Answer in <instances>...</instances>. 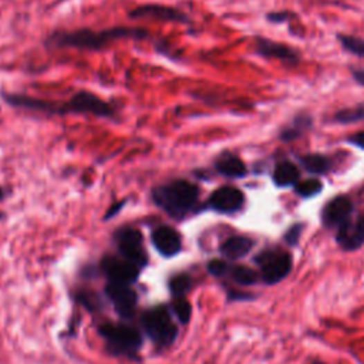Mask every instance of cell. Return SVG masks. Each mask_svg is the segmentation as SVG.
<instances>
[{"mask_svg":"<svg viewBox=\"0 0 364 364\" xmlns=\"http://www.w3.org/2000/svg\"><path fill=\"white\" fill-rule=\"evenodd\" d=\"M125 205H127V199H122V201H118V202L113 203V205L109 208V211L106 212V215H104V221L114 218L117 214L121 212V210H122V208H124Z\"/></svg>","mask_w":364,"mask_h":364,"instance_id":"cell-29","label":"cell"},{"mask_svg":"<svg viewBox=\"0 0 364 364\" xmlns=\"http://www.w3.org/2000/svg\"><path fill=\"white\" fill-rule=\"evenodd\" d=\"M244 205H245L244 192L230 185H225L215 190L206 202V208L225 215L237 214L238 211L242 210Z\"/></svg>","mask_w":364,"mask_h":364,"instance_id":"cell-10","label":"cell"},{"mask_svg":"<svg viewBox=\"0 0 364 364\" xmlns=\"http://www.w3.org/2000/svg\"><path fill=\"white\" fill-rule=\"evenodd\" d=\"M256 51L261 56L271 57V59H279L283 62H298V53L291 47L271 42L268 39H257L256 42Z\"/></svg>","mask_w":364,"mask_h":364,"instance_id":"cell-15","label":"cell"},{"mask_svg":"<svg viewBox=\"0 0 364 364\" xmlns=\"http://www.w3.org/2000/svg\"><path fill=\"white\" fill-rule=\"evenodd\" d=\"M5 198H6V192H5V190L2 187H0V202H2Z\"/></svg>","mask_w":364,"mask_h":364,"instance_id":"cell-33","label":"cell"},{"mask_svg":"<svg viewBox=\"0 0 364 364\" xmlns=\"http://www.w3.org/2000/svg\"><path fill=\"white\" fill-rule=\"evenodd\" d=\"M339 40L342 43V46L350 51L352 55L358 56L361 59H364V40L354 37V36H346V35H340Z\"/></svg>","mask_w":364,"mask_h":364,"instance_id":"cell-25","label":"cell"},{"mask_svg":"<svg viewBox=\"0 0 364 364\" xmlns=\"http://www.w3.org/2000/svg\"><path fill=\"white\" fill-rule=\"evenodd\" d=\"M128 16L131 19H154L161 21L181 23V24L191 23L190 16L182 12L181 9L172 6H164V5H155V3L140 5L129 12Z\"/></svg>","mask_w":364,"mask_h":364,"instance_id":"cell-11","label":"cell"},{"mask_svg":"<svg viewBox=\"0 0 364 364\" xmlns=\"http://www.w3.org/2000/svg\"><path fill=\"white\" fill-rule=\"evenodd\" d=\"M322 188H323L322 182L316 178H310V179L302 181V182H299V184L295 185L298 195H300L303 198H311V197L318 195L322 191Z\"/></svg>","mask_w":364,"mask_h":364,"instance_id":"cell-24","label":"cell"},{"mask_svg":"<svg viewBox=\"0 0 364 364\" xmlns=\"http://www.w3.org/2000/svg\"><path fill=\"white\" fill-rule=\"evenodd\" d=\"M172 313L178 318V320L182 325H187L190 323L192 316V306L185 298L175 299L172 303Z\"/></svg>","mask_w":364,"mask_h":364,"instance_id":"cell-23","label":"cell"},{"mask_svg":"<svg viewBox=\"0 0 364 364\" xmlns=\"http://www.w3.org/2000/svg\"><path fill=\"white\" fill-rule=\"evenodd\" d=\"M300 163L309 172L316 174V175L325 174L330 168L329 160L326 157H323V155H319V154L306 155V157L300 158Z\"/></svg>","mask_w":364,"mask_h":364,"instance_id":"cell-22","label":"cell"},{"mask_svg":"<svg viewBox=\"0 0 364 364\" xmlns=\"http://www.w3.org/2000/svg\"><path fill=\"white\" fill-rule=\"evenodd\" d=\"M2 98L15 109L37 111L51 116H67V114H82L93 116L98 118H117L118 109L113 102L102 100L100 95L82 90L75 93L69 101L57 102L36 98L33 95L21 93H3Z\"/></svg>","mask_w":364,"mask_h":364,"instance_id":"cell-1","label":"cell"},{"mask_svg":"<svg viewBox=\"0 0 364 364\" xmlns=\"http://www.w3.org/2000/svg\"><path fill=\"white\" fill-rule=\"evenodd\" d=\"M353 77H354V80H356L358 84L364 86V69H356V70H353Z\"/></svg>","mask_w":364,"mask_h":364,"instance_id":"cell-32","label":"cell"},{"mask_svg":"<svg viewBox=\"0 0 364 364\" xmlns=\"http://www.w3.org/2000/svg\"><path fill=\"white\" fill-rule=\"evenodd\" d=\"M100 269L109 279L110 283H120V284H134L138 277L141 269L131 264L122 256L116 255H106L101 259Z\"/></svg>","mask_w":364,"mask_h":364,"instance_id":"cell-8","label":"cell"},{"mask_svg":"<svg viewBox=\"0 0 364 364\" xmlns=\"http://www.w3.org/2000/svg\"><path fill=\"white\" fill-rule=\"evenodd\" d=\"M299 170L292 163H282L275 168L273 181L277 187H291L296 185L299 179Z\"/></svg>","mask_w":364,"mask_h":364,"instance_id":"cell-19","label":"cell"},{"mask_svg":"<svg viewBox=\"0 0 364 364\" xmlns=\"http://www.w3.org/2000/svg\"><path fill=\"white\" fill-rule=\"evenodd\" d=\"M349 143L353 144V145H356V147H358V148H364V131L353 136V137H350V138H349Z\"/></svg>","mask_w":364,"mask_h":364,"instance_id":"cell-31","label":"cell"},{"mask_svg":"<svg viewBox=\"0 0 364 364\" xmlns=\"http://www.w3.org/2000/svg\"><path fill=\"white\" fill-rule=\"evenodd\" d=\"M353 212V203L347 197H336L331 199L322 212L323 225L327 228L339 229L345 225Z\"/></svg>","mask_w":364,"mask_h":364,"instance_id":"cell-13","label":"cell"},{"mask_svg":"<svg viewBox=\"0 0 364 364\" xmlns=\"http://www.w3.org/2000/svg\"><path fill=\"white\" fill-rule=\"evenodd\" d=\"M337 244L345 251H356L364 244V215L356 221L349 219L337 230Z\"/></svg>","mask_w":364,"mask_h":364,"instance_id":"cell-14","label":"cell"},{"mask_svg":"<svg viewBox=\"0 0 364 364\" xmlns=\"http://www.w3.org/2000/svg\"><path fill=\"white\" fill-rule=\"evenodd\" d=\"M311 364H325V363H322V361H313Z\"/></svg>","mask_w":364,"mask_h":364,"instance_id":"cell-34","label":"cell"},{"mask_svg":"<svg viewBox=\"0 0 364 364\" xmlns=\"http://www.w3.org/2000/svg\"><path fill=\"white\" fill-rule=\"evenodd\" d=\"M289 16H292V15L288 13V12H277V13H269L268 19L271 21H275V23H282L284 20H288Z\"/></svg>","mask_w":364,"mask_h":364,"instance_id":"cell-30","label":"cell"},{"mask_svg":"<svg viewBox=\"0 0 364 364\" xmlns=\"http://www.w3.org/2000/svg\"><path fill=\"white\" fill-rule=\"evenodd\" d=\"M113 239L120 256L140 269H144L148 265V253L144 246L143 233L138 229L133 226H122L114 232Z\"/></svg>","mask_w":364,"mask_h":364,"instance_id":"cell-7","label":"cell"},{"mask_svg":"<svg viewBox=\"0 0 364 364\" xmlns=\"http://www.w3.org/2000/svg\"><path fill=\"white\" fill-rule=\"evenodd\" d=\"M303 228H304L303 224H296V225L291 226V229L284 233V241L288 242L291 246H296L299 244L300 237H302Z\"/></svg>","mask_w":364,"mask_h":364,"instance_id":"cell-27","label":"cell"},{"mask_svg":"<svg viewBox=\"0 0 364 364\" xmlns=\"http://www.w3.org/2000/svg\"><path fill=\"white\" fill-rule=\"evenodd\" d=\"M199 195V187L182 178L164 182L151 191L155 206H158L161 211L176 221L185 219L198 211Z\"/></svg>","mask_w":364,"mask_h":364,"instance_id":"cell-3","label":"cell"},{"mask_svg":"<svg viewBox=\"0 0 364 364\" xmlns=\"http://www.w3.org/2000/svg\"><path fill=\"white\" fill-rule=\"evenodd\" d=\"M310 118L307 116H299L295 118V121L288 127V128H284L282 134H280V138L286 143H289V141H293L296 138H299L306 129L310 127Z\"/></svg>","mask_w":364,"mask_h":364,"instance_id":"cell-21","label":"cell"},{"mask_svg":"<svg viewBox=\"0 0 364 364\" xmlns=\"http://www.w3.org/2000/svg\"><path fill=\"white\" fill-rule=\"evenodd\" d=\"M107 350L113 356L136 358L143 347V336L133 327L124 323H102L98 327Z\"/></svg>","mask_w":364,"mask_h":364,"instance_id":"cell-4","label":"cell"},{"mask_svg":"<svg viewBox=\"0 0 364 364\" xmlns=\"http://www.w3.org/2000/svg\"><path fill=\"white\" fill-rule=\"evenodd\" d=\"M77 300H79L80 303H83L87 309H90V310H97V309H100V300H98V298L94 295V293H91V292H80L79 295H77Z\"/></svg>","mask_w":364,"mask_h":364,"instance_id":"cell-28","label":"cell"},{"mask_svg":"<svg viewBox=\"0 0 364 364\" xmlns=\"http://www.w3.org/2000/svg\"><path fill=\"white\" fill-rule=\"evenodd\" d=\"M106 296L113 303L117 315L124 320H131L137 311L138 296L133 286L110 283L106 286Z\"/></svg>","mask_w":364,"mask_h":364,"instance_id":"cell-9","label":"cell"},{"mask_svg":"<svg viewBox=\"0 0 364 364\" xmlns=\"http://www.w3.org/2000/svg\"><path fill=\"white\" fill-rule=\"evenodd\" d=\"M225 277L239 286H252L261 280V273H257L255 269L249 266L229 262Z\"/></svg>","mask_w":364,"mask_h":364,"instance_id":"cell-18","label":"cell"},{"mask_svg":"<svg viewBox=\"0 0 364 364\" xmlns=\"http://www.w3.org/2000/svg\"><path fill=\"white\" fill-rule=\"evenodd\" d=\"M141 326L148 339L158 349L171 347L178 337L176 323L167 306L147 309L141 316Z\"/></svg>","mask_w":364,"mask_h":364,"instance_id":"cell-5","label":"cell"},{"mask_svg":"<svg viewBox=\"0 0 364 364\" xmlns=\"http://www.w3.org/2000/svg\"><path fill=\"white\" fill-rule=\"evenodd\" d=\"M334 120L337 122H342V124H352V122L361 121V120H364V106L342 110L334 116Z\"/></svg>","mask_w":364,"mask_h":364,"instance_id":"cell-26","label":"cell"},{"mask_svg":"<svg viewBox=\"0 0 364 364\" xmlns=\"http://www.w3.org/2000/svg\"><path fill=\"white\" fill-rule=\"evenodd\" d=\"M215 170L218 174L226 178H242L246 175L248 170L245 163L237 155L224 152L215 161Z\"/></svg>","mask_w":364,"mask_h":364,"instance_id":"cell-17","label":"cell"},{"mask_svg":"<svg viewBox=\"0 0 364 364\" xmlns=\"http://www.w3.org/2000/svg\"><path fill=\"white\" fill-rule=\"evenodd\" d=\"M168 288L171 295L174 296V299H181V298H185L187 293L191 291L192 288V277L187 273H179L175 275L170 279L168 282Z\"/></svg>","mask_w":364,"mask_h":364,"instance_id":"cell-20","label":"cell"},{"mask_svg":"<svg viewBox=\"0 0 364 364\" xmlns=\"http://www.w3.org/2000/svg\"><path fill=\"white\" fill-rule=\"evenodd\" d=\"M255 264L261 269V280L266 284H276L288 277L293 268V257L289 252L279 248H268L255 256Z\"/></svg>","mask_w":364,"mask_h":364,"instance_id":"cell-6","label":"cell"},{"mask_svg":"<svg viewBox=\"0 0 364 364\" xmlns=\"http://www.w3.org/2000/svg\"><path fill=\"white\" fill-rule=\"evenodd\" d=\"M253 241L248 237L242 235H235L225 239L221 246L219 252L222 253L224 257H226L228 261H238V259L245 257L253 248Z\"/></svg>","mask_w":364,"mask_h":364,"instance_id":"cell-16","label":"cell"},{"mask_svg":"<svg viewBox=\"0 0 364 364\" xmlns=\"http://www.w3.org/2000/svg\"><path fill=\"white\" fill-rule=\"evenodd\" d=\"M149 33L141 28H128V26H116V28L94 32L90 29H79L71 32L57 30L46 37V47L48 50L57 48H77V50H93L98 51L106 48L109 44L121 40H145Z\"/></svg>","mask_w":364,"mask_h":364,"instance_id":"cell-2","label":"cell"},{"mask_svg":"<svg viewBox=\"0 0 364 364\" xmlns=\"http://www.w3.org/2000/svg\"><path fill=\"white\" fill-rule=\"evenodd\" d=\"M154 248L164 257H174L182 251L181 233L168 225L157 226L151 233Z\"/></svg>","mask_w":364,"mask_h":364,"instance_id":"cell-12","label":"cell"}]
</instances>
